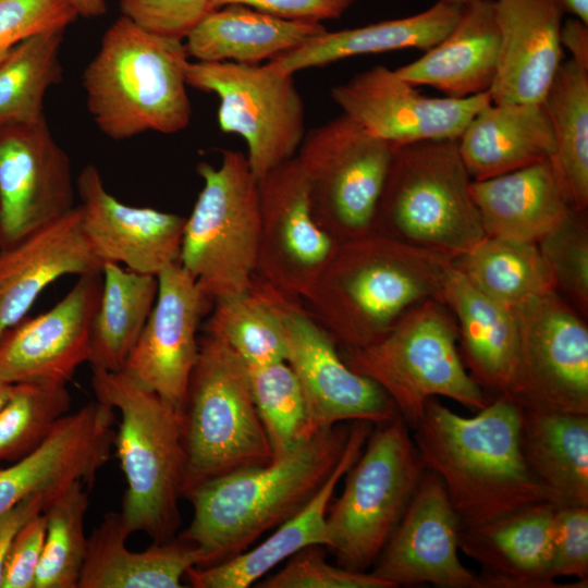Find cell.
Segmentation results:
<instances>
[{
	"label": "cell",
	"mask_w": 588,
	"mask_h": 588,
	"mask_svg": "<svg viewBox=\"0 0 588 588\" xmlns=\"http://www.w3.org/2000/svg\"><path fill=\"white\" fill-rule=\"evenodd\" d=\"M348 432L339 424L266 465L245 467L191 489L184 498L192 503L193 518L180 536L197 549V566L246 551L303 509L335 467Z\"/></svg>",
	"instance_id": "cell-3"
},
{
	"label": "cell",
	"mask_w": 588,
	"mask_h": 588,
	"mask_svg": "<svg viewBox=\"0 0 588 588\" xmlns=\"http://www.w3.org/2000/svg\"><path fill=\"white\" fill-rule=\"evenodd\" d=\"M12 389H13V384L0 383V411L3 408V406L8 402L11 395Z\"/></svg>",
	"instance_id": "cell-54"
},
{
	"label": "cell",
	"mask_w": 588,
	"mask_h": 588,
	"mask_svg": "<svg viewBox=\"0 0 588 588\" xmlns=\"http://www.w3.org/2000/svg\"><path fill=\"white\" fill-rule=\"evenodd\" d=\"M550 118L554 151L549 159L571 208H588V71L563 61L543 98Z\"/></svg>",
	"instance_id": "cell-36"
},
{
	"label": "cell",
	"mask_w": 588,
	"mask_h": 588,
	"mask_svg": "<svg viewBox=\"0 0 588 588\" xmlns=\"http://www.w3.org/2000/svg\"><path fill=\"white\" fill-rule=\"evenodd\" d=\"M327 28L321 22L280 17L244 4L212 10L185 38L188 57L204 62L261 64Z\"/></svg>",
	"instance_id": "cell-32"
},
{
	"label": "cell",
	"mask_w": 588,
	"mask_h": 588,
	"mask_svg": "<svg viewBox=\"0 0 588 588\" xmlns=\"http://www.w3.org/2000/svg\"><path fill=\"white\" fill-rule=\"evenodd\" d=\"M457 139L394 147L372 231L455 260L485 236Z\"/></svg>",
	"instance_id": "cell-6"
},
{
	"label": "cell",
	"mask_w": 588,
	"mask_h": 588,
	"mask_svg": "<svg viewBox=\"0 0 588 588\" xmlns=\"http://www.w3.org/2000/svg\"><path fill=\"white\" fill-rule=\"evenodd\" d=\"M355 0H212L213 9L244 4L280 17L321 22L340 17Z\"/></svg>",
	"instance_id": "cell-49"
},
{
	"label": "cell",
	"mask_w": 588,
	"mask_h": 588,
	"mask_svg": "<svg viewBox=\"0 0 588 588\" xmlns=\"http://www.w3.org/2000/svg\"><path fill=\"white\" fill-rule=\"evenodd\" d=\"M446 1H449L451 3H454V4H457L460 7H463V5H465V4L469 3V2H473L475 0H446Z\"/></svg>",
	"instance_id": "cell-55"
},
{
	"label": "cell",
	"mask_w": 588,
	"mask_h": 588,
	"mask_svg": "<svg viewBox=\"0 0 588 588\" xmlns=\"http://www.w3.org/2000/svg\"><path fill=\"white\" fill-rule=\"evenodd\" d=\"M47 531L44 512L26 523L8 554L2 588H34Z\"/></svg>",
	"instance_id": "cell-48"
},
{
	"label": "cell",
	"mask_w": 588,
	"mask_h": 588,
	"mask_svg": "<svg viewBox=\"0 0 588 588\" xmlns=\"http://www.w3.org/2000/svg\"><path fill=\"white\" fill-rule=\"evenodd\" d=\"M70 406L66 384L47 381L13 384L0 411V461L13 463L37 449Z\"/></svg>",
	"instance_id": "cell-42"
},
{
	"label": "cell",
	"mask_w": 588,
	"mask_h": 588,
	"mask_svg": "<svg viewBox=\"0 0 588 588\" xmlns=\"http://www.w3.org/2000/svg\"><path fill=\"white\" fill-rule=\"evenodd\" d=\"M518 343L504 395L518 405L588 415V327L558 291L514 308Z\"/></svg>",
	"instance_id": "cell-13"
},
{
	"label": "cell",
	"mask_w": 588,
	"mask_h": 588,
	"mask_svg": "<svg viewBox=\"0 0 588 588\" xmlns=\"http://www.w3.org/2000/svg\"><path fill=\"white\" fill-rule=\"evenodd\" d=\"M453 265L485 295L513 309L556 291L537 243L486 235Z\"/></svg>",
	"instance_id": "cell-37"
},
{
	"label": "cell",
	"mask_w": 588,
	"mask_h": 588,
	"mask_svg": "<svg viewBox=\"0 0 588 588\" xmlns=\"http://www.w3.org/2000/svg\"><path fill=\"white\" fill-rule=\"evenodd\" d=\"M462 7L439 0L428 10L412 16L382 21L363 27L326 30L269 63L295 74L360 54L400 49L428 50L440 42L456 24Z\"/></svg>",
	"instance_id": "cell-33"
},
{
	"label": "cell",
	"mask_w": 588,
	"mask_h": 588,
	"mask_svg": "<svg viewBox=\"0 0 588 588\" xmlns=\"http://www.w3.org/2000/svg\"><path fill=\"white\" fill-rule=\"evenodd\" d=\"M76 189L84 235L101 264L157 277L179 262L185 217L121 203L93 163L81 170Z\"/></svg>",
	"instance_id": "cell-21"
},
{
	"label": "cell",
	"mask_w": 588,
	"mask_h": 588,
	"mask_svg": "<svg viewBox=\"0 0 588 588\" xmlns=\"http://www.w3.org/2000/svg\"><path fill=\"white\" fill-rule=\"evenodd\" d=\"M518 407L520 451L529 470L559 504L588 505V415Z\"/></svg>",
	"instance_id": "cell-34"
},
{
	"label": "cell",
	"mask_w": 588,
	"mask_h": 588,
	"mask_svg": "<svg viewBox=\"0 0 588 588\" xmlns=\"http://www.w3.org/2000/svg\"><path fill=\"white\" fill-rule=\"evenodd\" d=\"M101 284V270L81 274L52 308L8 330L0 338V383L66 384L77 368L88 363Z\"/></svg>",
	"instance_id": "cell-20"
},
{
	"label": "cell",
	"mask_w": 588,
	"mask_h": 588,
	"mask_svg": "<svg viewBox=\"0 0 588 588\" xmlns=\"http://www.w3.org/2000/svg\"><path fill=\"white\" fill-rule=\"evenodd\" d=\"M82 229L78 206L0 248V338L26 318L42 291L68 274L101 270Z\"/></svg>",
	"instance_id": "cell-23"
},
{
	"label": "cell",
	"mask_w": 588,
	"mask_h": 588,
	"mask_svg": "<svg viewBox=\"0 0 588 588\" xmlns=\"http://www.w3.org/2000/svg\"><path fill=\"white\" fill-rule=\"evenodd\" d=\"M551 575L588 579V505L560 504L553 516Z\"/></svg>",
	"instance_id": "cell-47"
},
{
	"label": "cell",
	"mask_w": 588,
	"mask_h": 588,
	"mask_svg": "<svg viewBox=\"0 0 588 588\" xmlns=\"http://www.w3.org/2000/svg\"><path fill=\"white\" fill-rule=\"evenodd\" d=\"M183 419V498L207 480L273 460L254 403L247 365L209 334L199 342Z\"/></svg>",
	"instance_id": "cell-8"
},
{
	"label": "cell",
	"mask_w": 588,
	"mask_h": 588,
	"mask_svg": "<svg viewBox=\"0 0 588 588\" xmlns=\"http://www.w3.org/2000/svg\"><path fill=\"white\" fill-rule=\"evenodd\" d=\"M343 358L389 395L411 429L432 397H446L476 412L491 401L466 369L455 319L439 299L414 306L380 340L346 348Z\"/></svg>",
	"instance_id": "cell-7"
},
{
	"label": "cell",
	"mask_w": 588,
	"mask_h": 588,
	"mask_svg": "<svg viewBox=\"0 0 588 588\" xmlns=\"http://www.w3.org/2000/svg\"><path fill=\"white\" fill-rule=\"evenodd\" d=\"M99 303L89 335L91 368L123 370L152 310L158 292L156 275L103 262Z\"/></svg>",
	"instance_id": "cell-35"
},
{
	"label": "cell",
	"mask_w": 588,
	"mask_h": 588,
	"mask_svg": "<svg viewBox=\"0 0 588 588\" xmlns=\"http://www.w3.org/2000/svg\"><path fill=\"white\" fill-rule=\"evenodd\" d=\"M213 303L207 334L225 343L247 367L285 362L283 326L273 286L255 275L247 291Z\"/></svg>",
	"instance_id": "cell-38"
},
{
	"label": "cell",
	"mask_w": 588,
	"mask_h": 588,
	"mask_svg": "<svg viewBox=\"0 0 588 588\" xmlns=\"http://www.w3.org/2000/svg\"><path fill=\"white\" fill-rule=\"evenodd\" d=\"M558 8L588 25V0H554Z\"/></svg>",
	"instance_id": "cell-53"
},
{
	"label": "cell",
	"mask_w": 588,
	"mask_h": 588,
	"mask_svg": "<svg viewBox=\"0 0 588 588\" xmlns=\"http://www.w3.org/2000/svg\"><path fill=\"white\" fill-rule=\"evenodd\" d=\"M88 490L74 481L46 506L47 531L34 588H78L88 543Z\"/></svg>",
	"instance_id": "cell-40"
},
{
	"label": "cell",
	"mask_w": 588,
	"mask_h": 588,
	"mask_svg": "<svg viewBox=\"0 0 588 588\" xmlns=\"http://www.w3.org/2000/svg\"><path fill=\"white\" fill-rule=\"evenodd\" d=\"M70 159L46 118L0 127V248L75 208Z\"/></svg>",
	"instance_id": "cell-17"
},
{
	"label": "cell",
	"mask_w": 588,
	"mask_h": 588,
	"mask_svg": "<svg viewBox=\"0 0 588 588\" xmlns=\"http://www.w3.org/2000/svg\"><path fill=\"white\" fill-rule=\"evenodd\" d=\"M97 401L120 413L114 433L126 489L120 512L128 532L154 542L174 538L180 525L186 454L183 413L121 371L91 368Z\"/></svg>",
	"instance_id": "cell-5"
},
{
	"label": "cell",
	"mask_w": 588,
	"mask_h": 588,
	"mask_svg": "<svg viewBox=\"0 0 588 588\" xmlns=\"http://www.w3.org/2000/svg\"><path fill=\"white\" fill-rule=\"evenodd\" d=\"M560 42L571 53V60L588 71V27L577 19L567 20L561 26Z\"/></svg>",
	"instance_id": "cell-51"
},
{
	"label": "cell",
	"mask_w": 588,
	"mask_h": 588,
	"mask_svg": "<svg viewBox=\"0 0 588 588\" xmlns=\"http://www.w3.org/2000/svg\"><path fill=\"white\" fill-rule=\"evenodd\" d=\"M457 146L471 180L481 181L549 160L554 136L543 101L491 102L471 119Z\"/></svg>",
	"instance_id": "cell-29"
},
{
	"label": "cell",
	"mask_w": 588,
	"mask_h": 588,
	"mask_svg": "<svg viewBox=\"0 0 588 588\" xmlns=\"http://www.w3.org/2000/svg\"><path fill=\"white\" fill-rule=\"evenodd\" d=\"M63 34L57 29L28 37L0 63V127L45 117V94L62 76Z\"/></svg>",
	"instance_id": "cell-39"
},
{
	"label": "cell",
	"mask_w": 588,
	"mask_h": 588,
	"mask_svg": "<svg viewBox=\"0 0 588 588\" xmlns=\"http://www.w3.org/2000/svg\"><path fill=\"white\" fill-rule=\"evenodd\" d=\"M254 403L272 450L282 457L309 440L310 426L299 383L286 362L248 367Z\"/></svg>",
	"instance_id": "cell-41"
},
{
	"label": "cell",
	"mask_w": 588,
	"mask_h": 588,
	"mask_svg": "<svg viewBox=\"0 0 588 588\" xmlns=\"http://www.w3.org/2000/svg\"><path fill=\"white\" fill-rule=\"evenodd\" d=\"M260 231L256 275L305 298L339 242L315 219L307 177L296 156L258 181Z\"/></svg>",
	"instance_id": "cell-15"
},
{
	"label": "cell",
	"mask_w": 588,
	"mask_h": 588,
	"mask_svg": "<svg viewBox=\"0 0 588 588\" xmlns=\"http://www.w3.org/2000/svg\"><path fill=\"white\" fill-rule=\"evenodd\" d=\"M203 187L185 219L179 264L210 302L247 291L256 275L260 204L246 155L224 150L221 162L197 166Z\"/></svg>",
	"instance_id": "cell-10"
},
{
	"label": "cell",
	"mask_w": 588,
	"mask_h": 588,
	"mask_svg": "<svg viewBox=\"0 0 588 588\" xmlns=\"http://www.w3.org/2000/svg\"><path fill=\"white\" fill-rule=\"evenodd\" d=\"M114 421V409L99 401L63 416L37 449L0 469V515L32 494L54 497L74 481L90 489L111 457Z\"/></svg>",
	"instance_id": "cell-22"
},
{
	"label": "cell",
	"mask_w": 588,
	"mask_h": 588,
	"mask_svg": "<svg viewBox=\"0 0 588 588\" xmlns=\"http://www.w3.org/2000/svg\"><path fill=\"white\" fill-rule=\"evenodd\" d=\"M121 514L108 512L88 537L78 588H180L199 563L193 543L180 536L131 551Z\"/></svg>",
	"instance_id": "cell-30"
},
{
	"label": "cell",
	"mask_w": 588,
	"mask_h": 588,
	"mask_svg": "<svg viewBox=\"0 0 588 588\" xmlns=\"http://www.w3.org/2000/svg\"><path fill=\"white\" fill-rule=\"evenodd\" d=\"M157 279L155 305L123 371L183 413L199 353L197 330L210 301L179 262Z\"/></svg>",
	"instance_id": "cell-19"
},
{
	"label": "cell",
	"mask_w": 588,
	"mask_h": 588,
	"mask_svg": "<svg viewBox=\"0 0 588 588\" xmlns=\"http://www.w3.org/2000/svg\"><path fill=\"white\" fill-rule=\"evenodd\" d=\"M519 425L518 405L504 395L470 417L432 397L411 429L426 469L443 483L462 528L540 502L559 504L524 461Z\"/></svg>",
	"instance_id": "cell-1"
},
{
	"label": "cell",
	"mask_w": 588,
	"mask_h": 588,
	"mask_svg": "<svg viewBox=\"0 0 588 588\" xmlns=\"http://www.w3.org/2000/svg\"><path fill=\"white\" fill-rule=\"evenodd\" d=\"M453 260L369 232L341 242L304 298L310 315L345 348L380 340L411 308L441 301Z\"/></svg>",
	"instance_id": "cell-2"
},
{
	"label": "cell",
	"mask_w": 588,
	"mask_h": 588,
	"mask_svg": "<svg viewBox=\"0 0 588 588\" xmlns=\"http://www.w3.org/2000/svg\"><path fill=\"white\" fill-rule=\"evenodd\" d=\"M372 427L368 421H354L335 467L303 509L254 549L215 565L191 567L185 575L191 585L195 588H246L304 548H327V515L332 495L359 456Z\"/></svg>",
	"instance_id": "cell-25"
},
{
	"label": "cell",
	"mask_w": 588,
	"mask_h": 588,
	"mask_svg": "<svg viewBox=\"0 0 588 588\" xmlns=\"http://www.w3.org/2000/svg\"><path fill=\"white\" fill-rule=\"evenodd\" d=\"M461 528L443 483L426 470L370 573L393 588H481L479 577L460 560Z\"/></svg>",
	"instance_id": "cell-18"
},
{
	"label": "cell",
	"mask_w": 588,
	"mask_h": 588,
	"mask_svg": "<svg viewBox=\"0 0 588 588\" xmlns=\"http://www.w3.org/2000/svg\"><path fill=\"white\" fill-rule=\"evenodd\" d=\"M274 296L283 326L285 362L299 383L315 432L346 420L375 426L401 417L393 401L376 382L350 368L339 354L335 340L297 297L275 287Z\"/></svg>",
	"instance_id": "cell-14"
},
{
	"label": "cell",
	"mask_w": 588,
	"mask_h": 588,
	"mask_svg": "<svg viewBox=\"0 0 588 588\" xmlns=\"http://www.w3.org/2000/svg\"><path fill=\"white\" fill-rule=\"evenodd\" d=\"M342 113L393 147L458 139L471 119L491 103L490 93L466 98L428 97L384 65L331 89Z\"/></svg>",
	"instance_id": "cell-16"
},
{
	"label": "cell",
	"mask_w": 588,
	"mask_h": 588,
	"mask_svg": "<svg viewBox=\"0 0 588 588\" xmlns=\"http://www.w3.org/2000/svg\"><path fill=\"white\" fill-rule=\"evenodd\" d=\"M188 61L182 40L145 32L121 15L83 72L94 123L114 140L148 131L184 130L192 117L185 78Z\"/></svg>",
	"instance_id": "cell-4"
},
{
	"label": "cell",
	"mask_w": 588,
	"mask_h": 588,
	"mask_svg": "<svg viewBox=\"0 0 588 588\" xmlns=\"http://www.w3.org/2000/svg\"><path fill=\"white\" fill-rule=\"evenodd\" d=\"M538 247L552 273L555 290L585 318L588 314V223L586 212L572 211Z\"/></svg>",
	"instance_id": "cell-43"
},
{
	"label": "cell",
	"mask_w": 588,
	"mask_h": 588,
	"mask_svg": "<svg viewBox=\"0 0 588 588\" xmlns=\"http://www.w3.org/2000/svg\"><path fill=\"white\" fill-rule=\"evenodd\" d=\"M470 193L487 236L538 243L573 211L549 160L471 181Z\"/></svg>",
	"instance_id": "cell-31"
},
{
	"label": "cell",
	"mask_w": 588,
	"mask_h": 588,
	"mask_svg": "<svg viewBox=\"0 0 588 588\" xmlns=\"http://www.w3.org/2000/svg\"><path fill=\"white\" fill-rule=\"evenodd\" d=\"M185 78L193 88L219 98V127L245 140L257 181L297 155L306 135V115L293 74L269 62L188 61Z\"/></svg>",
	"instance_id": "cell-11"
},
{
	"label": "cell",
	"mask_w": 588,
	"mask_h": 588,
	"mask_svg": "<svg viewBox=\"0 0 588 588\" xmlns=\"http://www.w3.org/2000/svg\"><path fill=\"white\" fill-rule=\"evenodd\" d=\"M441 302L455 319L460 353L471 378L490 400L505 395L517 355L514 309L480 292L453 262L443 282Z\"/></svg>",
	"instance_id": "cell-27"
},
{
	"label": "cell",
	"mask_w": 588,
	"mask_h": 588,
	"mask_svg": "<svg viewBox=\"0 0 588 588\" xmlns=\"http://www.w3.org/2000/svg\"><path fill=\"white\" fill-rule=\"evenodd\" d=\"M122 16L150 34L183 40L213 9L212 0H120Z\"/></svg>",
	"instance_id": "cell-46"
},
{
	"label": "cell",
	"mask_w": 588,
	"mask_h": 588,
	"mask_svg": "<svg viewBox=\"0 0 588 588\" xmlns=\"http://www.w3.org/2000/svg\"><path fill=\"white\" fill-rule=\"evenodd\" d=\"M274 575L257 585L260 588H393L370 572L333 566L321 546H310L292 555Z\"/></svg>",
	"instance_id": "cell-44"
},
{
	"label": "cell",
	"mask_w": 588,
	"mask_h": 588,
	"mask_svg": "<svg viewBox=\"0 0 588 588\" xmlns=\"http://www.w3.org/2000/svg\"><path fill=\"white\" fill-rule=\"evenodd\" d=\"M558 505L540 502L461 528L460 549L481 566V588L560 587L551 575L552 526Z\"/></svg>",
	"instance_id": "cell-26"
},
{
	"label": "cell",
	"mask_w": 588,
	"mask_h": 588,
	"mask_svg": "<svg viewBox=\"0 0 588 588\" xmlns=\"http://www.w3.org/2000/svg\"><path fill=\"white\" fill-rule=\"evenodd\" d=\"M393 150L343 113L306 133L296 158L315 219L336 242L372 231Z\"/></svg>",
	"instance_id": "cell-12"
},
{
	"label": "cell",
	"mask_w": 588,
	"mask_h": 588,
	"mask_svg": "<svg viewBox=\"0 0 588 588\" xmlns=\"http://www.w3.org/2000/svg\"><path fill=\"white\" fill-rule=\"evenodd\" d=\"M77 15L84 17H97L106 13L105 0H68Z\"/></svg>",
	"instance_id": "cell-52"
},
{
	"label": "cell",
	"mask_w": 588,
	"mask_h": 588,
	"mask_svg": "<svg viewBox=\"0 0 588 588\" xmlns=\"http://www.w3.org/2000/svg\"><path fill=\"white\" fill-rule=\"evenodd\" d=\"M500 59L493 103L542 102L563 62L562 11L554 0H497Z\"/></svg>",
	"instance_id": "cell-24"
},
{
	"label": "cell",
	"mask_w": 588,
	"mask_h": 588,
	"mask_svg": "<svg viewBox=\"0 0 588 588\" xmlns=\"http://www.w3.org/2000/svg\"><path fill=\"white\" fill-rule=\"evenodd\" d=\"M500 33L492 0L462 7L451 32L419 59L395 70L413 86H431L451 98L490 90L499 69Z\"/></svg>",
	"instance_id": "cell-28"
},
{
	"label": "cell",
	"mask_w": 588,
	"mask_h": 588,
	"mask_svg": "<svg viewBox=\"0 0 588 588\" xmlns=\"http://www.w3.org/2000/svg\"><path fill=\"white\" fill-rule=\"evenodd\" d=\"M77 16L68 0H0V63L24 39L65 30Z\"/></svg>",
	"instance_id": "cell-45"
},
{
	"label": "cell",
	"mask_w": 588,
	"mask_h": 588,
	"mask_svg": "<svg viewBox=\"0 0 588 588\" xmlns=\"http://www.w3.org/2000/svg\"><path fill=\"white\" fill-rule=\"evenodd\" d=\"M426 467L402 417L375 425L327 515L338 565L372 567L417 490Z\"/></svg>",
	"instance_id": "cell-9"
},
{
	"label": "cell",
	"mask_w": 588,
	"mask_h": 588,
	"mask_svg": "<svg viewBox=\"0 0 588 588\" xmlns=\"http://www.w3.org/2000/svg\"><path fill=\"white\" fill-rule=\"evenodd\" d=\"M53 497L35 493L0 515V588L3 585L4 565L15 537L32 518L45 511Z\"/></svg>",
	"instance_id": "cell-50"
}]
</instances>
